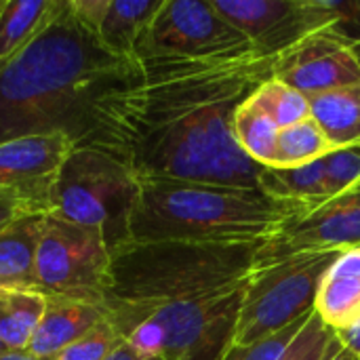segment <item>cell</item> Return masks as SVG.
I'll list each match as a JSON object with an SVG mask.
<instances>
[{
  "instance_id": "6da1fadb",
  "label": "cell",
  "mask_w": 360,
  "mask_h": 360,
  "mask_svg": "<svg viewBox=\"0 0 360 360\" xmlns=\"http://www.w3.org/2000/svg\"><path fill=\"white\" fill-rule=\"evenodd\" d=\"M274 57H143L97 103L76 146L101 150L139 179L257 186L264 167L234 139V114L274 78Z\"/></svg>"
},
{
  "instance_id": "7a4b0ae2",
  "label": "cell",
  "mask_w": 360,
  "mask_h": 360,
  "mask_svg": "<svg viewBox=\"0 0 360 360\" xmlns=\"http://www.w3.org/2000/svg\"><path fill=\"white\" fill-rule=\"evenodd\" d=\"M133 65L108 53L65 0L59 15L0 65V143L59 131L76 148L97 103Z\"/></svg>"
},
{
  "instance_id": "3957f363",
  "label": "cell",
  "mask_w": 360,
  "mask_h": 360,
  "mask_svg": "<svg viewBox=\"0 0 360 360\" xmlns=\"http://www.w3.org/2000/svg\"><path fill=\"white\" fill-rule=\"evenodd\" d=\"M304 213V207L276 200L257 186L139 179L127 243L264 245Z\"/></svg>"
},
{
  "instance_id": "277c9868",
  "label": "cell",
  "mask_w": 360,
  "mask_h": 360,
  "mask_svg": "<svg viewBox=\"0 0 360 360\" xmlns=\"http://www.w3.org/2000/svg\"><path fill=\"white\" fill-rule=\"evenodd\" d=\"M249 243H127L112 251L105 302L152 306L243 287L251 278Z\"/></svg>"
},
{
  "instance_id": "5b68a950",
  "label": "cell",
  "mask_w": 360,
  "mask_h": 360,
  "mask_svg": "<svg viewBox=\"0 0 360 360\" xmlns=\"http://www.w3.org/2000/svg\"><path fill=\"white\" fill-rule=\"evenodd\" d=\"M137 192V177L114 156L95 148H74L57 171L49 213L76 226L97 228L110 249L127 243V221Z\"/></svg>"
},
{
  "instance_id": "8992f818",
  "label": "cell",
  "mask_w": 360,
  "mask_h": 360,
  "mask_svg": "<svg viewBox=\"0 0 360 360\" xmlns=\"http://www.w3.org/2000/svg\"><path fill=\"white\" fill-rule=\"evenodd\" d=\"M342 253H304L253 270L240 304L232 346L257 344L312 314L321 283Z\"/></svg>"
},
{
  "instance_id": "52a82bcc",
  "label": "cell",
  "mask_w": 360,
  "mask_h": 360,
  "mask_svg": "<svg viewBox=\"0 0 360 360\" xmlns=\"http://www.w3.org/2000/svg\"><path fill=\"white\" fill-rule=\"evenodd\" d=\"M112 249L105 234L44 215L36 262L34 289L46 297L105 300Z\"/></svg>"
},
{
  "instance_id": "ba28073f",
  "label": "cell",
  "mask_w": 360,
  "mask_h": 360,
  "mask_svg": "<svg viewBox=\"0 0 360 360\" xmlns=\"http://www.w3.org/2000/svg\"><path fill=\"white\" fill-rule=\"evenodd\" d=\"M251 55H257L251 40L226 21L211 0H165L141 36L135 59L232 61Z\"/></svg>"
},
{
  "instance_id": "9c48e42d",
  "label": "cell",
  "mask_w": 360,
  "mask_h": 360,
  "mask_svg": "<svg viewBox=\"0 0 360 360\" xmlns=\"http://www.w3.org/2000/svg\"><path fill=\"white\" fill-rule=\"evenodd\" d=\"M259 57H281L304 38L335 25L329 0H211Z\"/></svg>"
},
{
  "instance_id": "30bf717a",
  "label": "cell",
  "mask_w": 360,
  "mask_h": 360,
  "mask_svg": "<svg viewBox=\"0 0 360 360\" xmlns=\"http://www.w3.org/2000/svg\"><path fill=\"white\" fill-rule=\"evenodd\" d=\"M360 249V181L340 196L300 215L259 245L253 268L262 270L304 253Z\"/></svg>"
},
{
  "instance_id": "8fae6325",
  "label": "cell",
  "mask_w": 360,
  "mask_h": 360,
  "mask_svg": "<svg viewBox=\"0 0 360 360\" xmlns=\"http://www.w3.org/2000/svg\"><path fill=\"white\" fill-rule=\"evenodd\" d=\"M274 78L306 97L360 82V40L340 27H325L276 57Z\"/></svg>"
},
{
  "instance_id": "7c38bea8",
  "label": "cell",
  "mask_w": 360,
  "mask_h": 360,
  "mask_svg": "<svg viewBox=\"0 0 360 360\" xmlns=\"http://www.w3.org/2000/svg\"><path fill=\"white\" fill-rule=\"evenodd\" d=\"M74 150L65 133L27 135L0 143V188H32L53 184Z\"/></svg>"
},
{
  "instance_id": "4fadbf2b",
  "label": "cell",
  "mask_w": 360,
  "mask_h": 360,
  "mask_svg": "<svg viewBox=\"0 0 360 360\" xmlns=\"http://www.w3.org/2000/svg\"><path fill=\"white\" fill-rule=\"evenodd\" d=\"M108 316L105 300L46 297V312L27 352L38 360H53Z\"/></svg>"
},
{
  "instance_id": "5bb4252c",
  "label": "cell",
  "mask_w": 360,
  "mask_h": 360,
  "mask_svg": "<svg viewBox=\"0 0 360 360\" xmlns=\"http://www.w3.org/2000/svg\"><path fill=\"white\" fill-rule=\"evenodd\" d=\"M314 312L335 333L360 319V249L344 251L325 274Z\"/></svg>"
},
{
  "instance_id": "9a60e30c",
  "label": "cell",
  "mask_w": 360,
  "mask_h": 360,
  "mask_svg": "<svg viewBox=\"0 0 360 360\" xmlns=\"http://www.w3.org/2000/svg\"><path fill=\"white\" fill-rule=\"evenodd\" d=\"M165 0H110L97 30L101 46L118 59L135 61L137 46Z\"/></svg>"
},
{
  "instance_id": "2e32d148",
  "label": "cell",
  "mask_w": 360,
  "mask_h": 360,
  "mask_svg": "<svg viewBox=\"0 0 360 360\" xmlns=\"http://www.w3.org/2000/svg\"><path fill=\"white\" fill-rule=\"evenodd\" d=\"M65 0H0V65L17 57L63 8Z\"/></svg>"
},
{
  "instance_id": "e0dca14e",
  "label": "cell",
  "mask_w": 360,
  "mask_h": 360,
  "mask_svg": "<svg viewBox=\"0 0 360 360\" xmlns=\"http://www.w3.org/2000/svg\"><path fill=\"white\" fill-rule=\"evenodd\" d=\"M310 116L333 148L360 146V82L308 97Z\"/></svg>"
},
{
  "instance_id": "ac0fdd59",
  "label": "cell",
  "mask_w": 360,
  "mask_h": 360,
  "mask_svg": "<svg viewBox=\"0 0 360 360\" xmlns=\"http://www.w3.org/2000/svg\"><path fill=\"white\" fill-rule=\"evenodd\" d=\"M44 215H27L0 232V287L34 289V262Z\"/></svg>"
},
{
  "instance_id": "d6986e66",
  "label": "cell",
  "mask_w": 360,
  "mask_h": 360,
  "mask_svg": "<svg viewBox=\"0 0 360 360\" xmlns=\"http://www.w3.org/2000/svg\"><path fill=\"white\" fill-rule=\"evenodd\" d=\"M46 295L27 287H0V342L6 350H27L42 316Z\"/></svg>"
},
{
  "instance_id": "ffe728a7",
  "label": "cell",
  "mask_w": 360,
  "mask_h": 360,
  "mask_svg": "<svg viewBox=\"0 0 360 360\" xmlns=\"http://www.w3.org/2000/svg\"><path fill=\"white\" fill-rule=\"evenodd\" d=\"M257 188L276 200L295 202L306 211H312L329 200L321 160L293 169L264 167L257 177Z\"/></svg>"
},
{
  "instance_id": "44dd1931",
  "label": "cell",
  "mask_w": 360,
  "mask_h": 360,
  "mask_svg": "<svg viewBox=\"0 0 360 360\" xmlns=\"http://www.w3.org/2000/svg\"><path fill=\"white\" fill-rule=\"evenodd\" d=\"M278 127L253 103L245 101L234 114V139L238 148L259 167H274Z\"/></svg>"
},
{
  "instance_id": "7402d4cb",
  "label": "cell",
  "mask_w": 360,
  "mask_h": 360,
  "mask_svg": "<svg viewBox=\"0 0 360 360\" xmlns=\"http://www.w3.org/2000/svg\"><path fill=\"white\" fill-rule=\"evenodd\" d=\"M335 148L323 133V129L310 118L285 127L278 131L276 139V160L274 167L278 169H293L316 162L331 154Z\"/></svg>"
},
{
  "instance_id": "603a6c76",
  "label": "cell",
  "mask_w": 360,
  "mask_h": 360,
  "mask_svg": "<svg viewBox=\"0 0 360 360\" xmlns=\"http://www.w3.org/2000/svg\"><path fill=\"white\" fill-rule=\"evenodd\" d=\"M249 101H253L278 129L310 118L308 97L278 78H270L264 84H259L249 97Z\"/></svg>"
},
{
  "instance_id": "cb8c5ba5",
  "label": "cell",
  "mask_w": 360,
  "mask_h": 360,
  "mask_svg": "<svg viewBox=\"0 0 360 360\" xmlns=\"http://www.w3.org/2000/svg\"><path fill=\"white\" fill-rule=\"evenodd\" d=\"M338 344V333L329 329L316 312L310 314L306 325L276 360H327Z\"/></svg>"
},
{
  "instance_id": "d4e9b609",
  "label": "cell",
  "mask_w": 360,
  "mask_h": 360,
  "mask_svg": "<svg viewBox=\"0 0 360 360\" xmlns=\"http://www.w3.org/2000/svg\"><path fill=\"white\" fill-rule=\"evenodd\" d=\"M51 186L53 184L32 188H0V232L27 215L49 213Z\"/></svg>"
},
{
  "instance_id": "484cf974",
  "label": "cell",
  "mask_w": 360,
  "mask_h": 360,
  "mask_svg": "<svg viewBox=\"0 0 360 360\" xmlns=\"http://www.w3.org/2000/svg\"><path fill=\"white\" fill-rule=\"evenodd\" d=\"M120 344H124V340L108 316L53 360H108Z\"/></svg>"
},
{
  "instance_id": "4316f807",
  "label": "cell",
  "mask_w": 360,
  "mask_h": 360,
  "mask_svg": "<svg viewBox=\"0 0 360 360\" xmlns=\"http://www.w3.org/2000/svg\"><path fill=\"white\" fill-rule=\"evenodd\" d=\"M325 171V190L329 200L360 181V146L338 148L321 158Z\"/></svg>"
},
{
  "instance_id": "83f0119b",
  "label": "cell",
  "mask_w": 360,
  "mask_h": 360,
  "mask_svg": "<svg viewBox=\"0 0 360 360\" xmlns=\"http://www.w3.org/2000/svg\"><path fill=\"white\" fill-rule=\"evenodd\" d=\"M308 319H310V314L300 319L291 327H287V329H283V331H278V333H274V335H270V338H266L262 342H257V344L230 346L228 352L221 356V360H276L285 352V348L293 342V338L300 333V329L306 325Z\"/></svg>"
},
{
  "instance_id": "f1b7e54d",
  "label": "cell",
  "mask_w": 360,
  "mask_h": 360,
  "mask_svg": "<svg viewBox=\"0 0 360 360\" xmlns=\"http://www.w3.org/2000/svg\"><path fill=\"white\" fill-rule=\"evenodd\" d=\"M68 4H70L72 15L82 25L86 30H91L93 34H97V30L108 13L110 0H68Z\"/></svg>"
},
{
  "instance_id": "f546056e",
  "label": "cell",
  "mask_w": 360,
  "mask_h": 360,
  "mask_svg": "<svg viewBox=\"0 0 360 360\" xmlns=\"http://www.w3.org/2000/svg\"><path fill=\"white\" fill-rule=\"evenodd\" d=\"M338 338H340V342L344 344V348H348L350 352H354L360 359V319L352 325V327L340 331Z\"/></svg>"
},
{
  "instance_id": "4dcf8cb0",
  "label": "cell",
  "mask_w": 360,
  "mask_h": 360,
  "mask_svg": "<svg viewBox=\"0 0 360 360\" xmlns=\"http://www.w3.org/2000/svg\"><path fill=\"white\" fill-rule=\"evenodd\" d=\"M108 360H160V359L143 356V354H139L137 350H133L129 344H120V346L110 354V359Z\"/></svg>"
},
{
  "instance_id": "1f68e13d",
  "label": "cell",
  "mask_w": 360,
  "mask_h": 360,
  "mask_svg": "<svg viewBox=\"0 0 360 360\" xmlns=\"http://www.w3.org/2000/svg\"><path fill=\"white\" fill-rule=\"evenodd\" d=\"M327 360H360L354 352H350L348 348H344V344L340 342V338H338V344H335V348H333V352H331V356Z\"/></svg>"
},
{
  "instance_id": "d6a6232c",
  "label": "cell",
  "mask_w": 360,
  "mask_h": 360,
  "mask_svg": "<svg viewBox=\"0 0 360 360\" xmlns=\"http://www.w3.org/2000/svg\"><path fill=\"white\" fill-rule=\"evenodd\" d=\"M0 360H38L32 356L27 350H4L0 352Z\"/></svg>"
},
{
  "instance_id": "836d02e7",
  "label": "cell",
  "mask_w": 360,
  "mask_h": 360,
  "mask_svg": "<svg viewBox=\"0 0 360 360\" xmlns=\"http://www.w3.org/2000/svg\"><path fill=\"white\" fill-rule=\"evenodd\" d=\"M4 350H6V348H4V346H2V342H0V352H4Z\"/></svg>"
}]
</instances>
